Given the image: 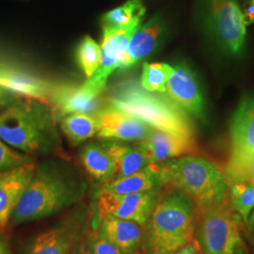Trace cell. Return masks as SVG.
Returning <instances> with one entry per match:
<instances>
[{
    "mask_svg": "<svg viewBox=\"0 0 254 254\" xmlns=\"http://www.w3.org/2000/svg\"><path fill=\"white\" fill-rule=\"evenodd\" d=\"M162 190L143 227L137 254H173L195 240V205L179 191Z\"/></svg>",
    "mask_w": 254,
    "mask_h": 254,
    "instance_id": "obj_2",
    "label": "cell"
},
{
    "mask_svg": "<svg viewBox=\"0 0 254 254\" xmlns=\"http://www.w3.org/2000/svg\"><path fill=\"white\" fill-rule=\"evenodd\" d=\"M69 254H91V240L90 233L88 236H85L76 245Z\"/></svg>",
    "mask_w": 254,
    "mask_h": 254,
    "instance_id": "obj_31",
    "label": "cell"
},
{
    "mask_svg": "<svg viewBox=\"0 0 254 254\" xmlns=\"http://www.w3.org/2000/svg\"></svg>",
    "mask_w": 254,
    "mask_h": 254,
    "instance_id": "obj_36",
    "label": "cell"
},
{
    "mask_svg": "<svg viewBox=\"0 0 254 254\" xmlns=\"http://www.w3.org/2000/svg\"><path fill=\"white\" fill-rule=\"evenodd\" d=\"M79 158L85 171L95 181L103 186L112 180L113 166L102 143L89 141L82 146Z\"/></svg>",
    "mask_w": 254,
    "mask_h": 254,
    "instance_id": "obj_22",
    "label": "cell"
},
{
    "mask_svg": "<svg viewBox=\"0 0 254 254\" xmlns=\"http://www.w3.org/2000/svg\"><path fill=\"white\" fill-rule=\"evenodd\" d=\"M75 59L82 72L87 78H90L100 65V46L91 37H84L76 47Z\"/></svg>",
    "mask_w": 254,
    "mask_h": 254,
    "instance_id": "obj_27",
    "label": "cell"
},
{
    "mask_svg": "<svg viewBox=\"0 0 254 254\" xmlns=\"http://www.w3.org/2000/svg\"><path fill=\"white\" fill-rule=\"evenodd\" d=\"M165 94L184 111L200 117L204 99L200 84L190 68L186 64L176 66L166 85Z\"/></svg>",
    "mask_w": 254,
    "mask_h": 254,
    "instance_id": "obj_15",
    "label": "cell"
},
{
    "mask_svg": "<svg viewBox=\"0 0 254 254\" xmlns=\"http://www.w3.org/2000/svg\"><path fill=\"white\" fill-rule=\"evenodd\" d=\"M101 230L124 254H137L142 239L143 227L136 222L113 218L98 217Z\"/></svg>",
    "mask_w": 254,
    "mask_h": 254,
    "instance_id": "obj_20",
    "label": "cell"
},
{
    "mask_svg": "<svg viewBox=\"0 0 254 254\" xmlns=\"http://www.w3.org/2000/svg\"><path fill=\"white\" fill-rule=\"evenodd\" d=\"M173 70L174 67L170 64L145 63L140 78L141 88L150 92L165 93L167 82L173 74Z\"/></svg>",
    "mask_w": 254,
    "mask_h": 254,
    "instance_id": "obj_26",
    "label": "cell"
},
{
    "mask_svg": "<svg viewBox=\"0 0 254 254\" xmlns=\"http://www.w3.org/2000/svg\"><path fill=\"white\" fill-rule=\"evenodd\" d=\"M22 98L14 92L0 87V109H7Z\"/></svg>",
    "mask_w": 254,
    "mask_h": 254,
    "instance_id": "obj_30",
    "label": "cell"
},
{
    "mask_svg": "<svg viewBox=\"0 0 254 254\" xmlns=\"http://www.w3.org/2000/svg\"><path fill=\"white\" fill-rule=\"evenodd\" d=\"M89 211L80 204L54 227L34 236L23 254H69L80 240L89 235Z\"/></svg>",
    "mask_w": 254,
    "mask_h": 254,
    "instance_id": "obj_9",
    "label": "cell"
},
{
    "mask_svg": "<svg viewBox=\"0 0 254 254\" xmlns=\"http://www.w3.org/2000/svg\"><path fill=\"white\" fill-rule=\"evenodd\" d=\"M204 27L224 52L239 55L245 46V19L236 0H205Z\"/></svg>",
    "mask_w": 254,
    "mask_h": 254,
    "instance_id": "obj_8",
    "label": "cell"
},
{
    "mask_svg": "<svg viewBox=\"0 0 254 254\" xmlns=\"http://www.w3.org/2000/svg\"><path fill=\"white\" fill-rule=\"evenodd\" d=\"M231 152L226 173L233 182L254 178V97L239 103L230 126Z\"/></svg>",
    "mask_w": 254,
    "mask_h": 254,
    "instance_id": "obj_7",
    "label": "cell"
},
{
    "mask_svg": "<svg viewBox=\"0 0 254 254\" xmlns=\"http://www.w3.org/2000/svg\"><path fill=\"white\" fill-rule=\"evenodd\" d=\"M229 198L204 206H195V227L206 254H236L242 239L239 220Z\"/></svg>",
    "mask_w": 254,
    "mask_h": 254,
    "instance_id": "obj_6",
    "label": "cell"
},
{
    "mask_svg": "<svg viewBox=\"0 0 254 254\" xmlns=\"http://www.w3.org/2000/svg\"><path fill=\"white\" fill-rule=\"evenodd\" d=\"M57 122L49 104L21 99L0 113V139L26 154L57 153L62 144Z\"/></svg>",
    "mask_w": 254,
    "mask_h": 254,
    "instance_id": "obj_3",
    "label": "cell"
},
{
    "mask_svg": "<svg viewBox=\"0 0 254 254\" xmlns=\"http://www.w3.org/2000/svg\"><path fill=\"white\" fill-rule=\"evenodd\" d=\"M96 117L98 120L97 135L103 140L140 141L148 136L152 127L128 113L106 106Z\"/></svg>",
    "mask_w": 254,
    "mask_h": 254,
    "instance_id": "obj_14",
    "label": "cell"
},
{
    "mask_svg": "<svg viewBox=\"0 0 254 254\" xmlns=\"http://www.w3.org/2000/svg\"><path fill=\"white\" fill-rule=\"evenodd\" d=\"M159 190L128 195H113L101 190L97 196L98 217L130 220L144 227L159 195Z\"/></svg>",
    "mask_w": 254,
    "mask_h": 254,
    "instance_id": "obj_11",
    "label": "cell"
},
{
    "mask_svg": "<svg viewBox=\"0 0 254 254\" xmlns=\"http://www.w3.org/2000/svg\"><path fill=\"white\" fill-rule=\"evenodd\" d=\"M57 121L70 114L96 115L107 104L101 95L81 86L57 83L49 98Z\"/></svg>",
    "mask_w": 254,
    "mask_h": 254,
    "instance_id": "obj_13",
    "label": "cell"
},
{
    "mask_svg": "<svg viewBox=\"0 0 254 254\" xmlns=\"http://www.w3.org/2000/svg\"><path fill=\"white\" fill-rule=\"evenodd\" d=\"M91 254H124L108 236L104 234L99 225L90 233Z\"/></svg>",
    "mask_w": 254,
    "mask_h": 254,
    "instance_id": "obj_29",
    "label": "cell"
},
{
    "mask_svg": "<svg viewBox=\"0 0 254 254\" xmlns=\"http://www.w3.org/2000/svg\"><path fill=\"white\" fill-rule=\"evenodd\" d=\"M143 151L148 163H160L197 152L195 139L178 136L152 128L144 139L137 141Z\"/></svg>",
    "mask_w": 254,
    "mask_h": 254,
    "instance_id": "obj_16",
    "label": "cell"
},
{
    "mask_svg": "<svg viewBox=\"0 0 254 254\" xmlns=\"http://www.w3.org/2000/svg\"><path fill=\"white\" fill-rule=\"evenodd\" d=\"M35 168L36 164L31 162L0 173V235L7 227Z\"/></svg>",
    "mask_w": 254,
    "mask_h": 254,
    "instance_id": "obj_17",
    "label": "cell"
},
{
    "mask_svg": "<svg viewBox=\"0 0 254 254\" xmlns=\"http://www.w3.org/2000/svg\"><path fill=\"white\" fill-rule=\"evenodd\" d=\"M164 30L165 23L160 15H155L138 27L130 39L121 68H130L152 54L160 44Z\"/></svg>",
    "mask_w": 254,
    "mask_h": 254,
    "instance_id": "obj_18",
    "label": "cell"
},
{
    "mask_svg": "<svg viewBox=\"0 0 254 254\" xmlns=\"http://www.w3.org/2000/svg\"><path fill=\"white\" fill-rule=\"evenodd\" d=\"M248 223H250V225L252 226V228L254 229V213L252 215V216H250V218H249Z\"/></svg>",
    "mask_w": 254,
    "mask_h": 254,
    "instance_id": "obj_35",
    "label": "cell"
},
{
    "mask_svg": "<svg viewBox=\"0 0 254 254\" xmlns=\"http://www.w3.org/2000/svg\"><path fill=\"white\" fill-rule=\"evenodd\" d=\"M59 123L64 136L74 145L91 139L98 132L96 115L70 114L60 119Z\"/></svg>",
    "mask_w": 254,
    "mask_h": 254,
    "instance_id": "obj_23",
    "label": "cell"
},
{
    "mask_svg": "<svg viewBox=\"0 0 254 254\" xmlns=\"http://www.w3.org/2000/svg\"><path fill=\"white\" fill-rule=\"evenodd\" d=\"M101 143L106 149L113 166L111 181L137 173L149 164L137 143L133 145L119 140H103Z\"/></svg>",
    "mask_w": 254,
    "mask_h": 254,
    "instance_id": "obj_19",
    "label": "cell"
},
{
    "mask_svg": "<svg viewBox=\"0 0 254 254\" xmlns=\"http://www.w3.org/2000/svg\"><path fill=\"white\" fill-rule=\"evenodd\" d=\"M155 164L162 188L179 191L196 207L228 198L229 185L223 174L207 160L186 155Z\"/></svg>",
    "mask_w": 254,
    "mask_h": 254,
    "instance_id": "obj_5",
    "label": "cell"
},
{
    "mask_svg": "<svg viewBox=\"0 0 254 254\" xmlns=\"http://www.w3.org/2000/svg\"><path fill=\"white\" fill-rule=\"evenodd\" d=\"M57 83L19 63L0 57V87L21 97L49 104V98Z\"/></svg>",
    "mask_w": 254,
    "mask_h": 254,
    "instance_id": "obj_12",
    "label": "cell"
},
{
    "mask_svg": "<svg viewBox=\"0 0 254 254\" xmlns=\"http://www.w3.org/2000/svg\"><path fill=\"white\" fill-rule=\"evenodd\" d=\"M246 25L254 24V0H250L243 11Z\"/></svg>",
    "mask_w": 254,
    "mask_h": 254,
    "instance_id": "obj_33",
    "label": "cell"
},
{
    "mask_svg": "<svg viewBox=\"0 0 254 254\" xmlns=\"http://www.w3.org/2000/svg\"><path fill=\"white\" fill-rule=\"evenodd\" d=\"M146 9L142 0H128L122 6L106 12L101 19L103 28L127 27L137 20H142Z\"/></svg>",
    "mask_w": 254,
    "mask_h": 254,
    "instance_id": "obj_24",
    "label": "cell"
},
{
    "mask_svg": "<svg viewBox=\"0 0 254 254\" xmlns=\"http://www.w3.org/2000/svg\"><path fill=\"white\" fill-rule=\"evenodd\" d=\"M200 250V243L197 240H193L190 244L183 247L173 254H199Z\"/></svg>",
    "mask_w": 254,
    "mask_h": 254,
    "instance_id": "obj_32",
    "label": "cell"
},
{
    "mask_svg": "<svg viewBox=\"0 0 254 254\" xmlns=\"http://www.w3.org/2000/svg\"><path fill=\"white\" fill-rule=\"evenodd\" d=\"M107 105L168 133L195 139L194 128L186 111L165 93L150 92L135 80H126L110 91Z\"/></svg>",
    "mask_w": 254,
    "mask_h": 254,
    "instance_id": "obj_4",
    "label": "cell"
},
{
    "mask_svg": "<svg viewBox=\"0 0 254 254\" xmlns=\"http://www.w3.org/2000/svg\"><path fill=\"white\" fill-rule=\"evenodd\" d=\"M87 189V183L73 166L54 160L44 161L36 165L10 220L22 224L51 217L79 204Z\"/></svg>",
    "mask_w": 254,
    "mask_h": 254,
    "instance_id": "obj_1",
    "label": "cell"
},
{
    "mask_svg": "<svg viewBox=\"0 0 254 254\" xmlns=\"http://www.w3.org/2000/svg\"><path fill=\"white\" fill-rule=\"evenodd\" d=\"M0 254H11L6 239L0 235Z\"/></svg>",
    "mask_w": 254,
    "mask_h": 254,
    "instance_id": "obj_34",
    "label": "cell"
},
{
    "mask_svg": "<svg viewBox=\"0 0 254 254\" xmlns=\"http://www.w3.org/2000/svg\"><path fill=\"white\" fill-rule=\"evenodd\" d=\"M33 160L27 154H21L11 147L7 145L0 139V173L6 172L26 164L31 163Z\"/></svg>",
    "mask_w": 254,
    "mask_h": 254,
    "instance_id": "obj_28",
    "label": "cell"
},
{
    "mask_svg": "<svg viewBox=\"0 0 254 254\" xmlns=\"http://www.w3.org/2000/svg\"><path fill=\"white\" fill-rule=\"evenodd\" d=\"M102 190L113 195H128L139 192L161 190L155 164H148L139 172L109 182L102 186Z\"/></svg>",
    "mask_w": 254,
    "mask_h": 254,
    "instance_id": "obj_21",
    "label": "cell"
},
{
    "mask_svg": "<svg viewBox=\"0 0 254 254\" xmlns=\"http://www.w3.org/2000/svg\"><path fill=\"white\" fill-rule=\"evenodd\" d=\"M230 201L240 218L248 223L254 209V180L234 182L231 188Z\"/></svg>",
    "mask_w": 254,
    "mask_h": 254,
    "instance_id": "obj_25",
    "label": "cell"
},
{
    "mask_svg": "<svg viewBox=\"0 0 254 254\" xmlns=\"http://www.w3.org/2000/svg\"><path fill=\"white\" fill-rule=\"evenodd\" d=\"M142 20H137L127 27L103 28V44L98 70L83 85L91 91L102 95L106 91L109 76L121 68L130 39L141 26Z\"/></svg>",
    "mask_w": 254,
    "mask_h": 254,
    "instance_id": "obj_10",
    "label": "cell"
}]
</instances>
